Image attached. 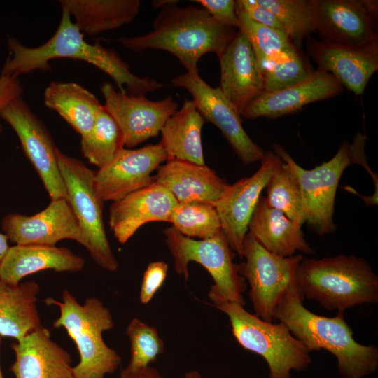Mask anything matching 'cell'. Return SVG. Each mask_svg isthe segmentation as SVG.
I'll list each match as a JSON object with an SVG mask.
<instances>
[{"instance_id": "cell-32", "label": "cell", "mask_w": 378, "mask_h": 378, "mask_svg": "<svg viewBox=\"0 0 378 378\" xmlns=\"http://www.w3.org/2000/svg\"><path fill=\"white\" fill-rule=\"evenodd\" d=\"M265 188L267 205L282 211L302 227L305 218L301 191L295 175L287 164L281 160Z\"/></svg>"}, {"instance_id": "cell-10", "label": "cell", "mask_w": 378, "mask_h": 378, "mask_svg": "<svg viewBox=\"0 0 378 378\" xmlns=\"http://www.w3.org/2000/svg\"><path fill=\"white\" fill-rule=\"evenodd\" d=\"M239 274L250 286L249 298L255 314L272 323L274 310L285 293L297 284L296 272L304 258L300 254L282 257L263 248L247 232L243 243Z\"/></svg>"}, {"instance_id": "cell-3", "label": "cell", "mask_w": 378, "mask_h": 378, "mask_svg": "<svg viewBox=\"0 0 378 378\" xmlns=\"http://www.w3.org/2000/svg\"><path fill=\"white\" fill-rule=\"evenodd\" d=\"M303 300L297 284L290 288L274 310V321L284 323L309 352L323 349L332 354L342 377L363 378L373 374L378 368V348L354 339L344 312H337L335 317L319 316L308 310Z\"/></svg>"}, {"instance_id": "cell-17", "label": "cell", "mask_w": 378, "mask_h": 378, "mask_svg": "<svg viewBox=\"0 0 378 378\" xmlns=\"http://www.w3.org/2000/svg\"><path fill=\"white\" fill-rule=\"evenodd\" d=\"M1 227L15 245L55 246L63 239L82 242L78 221L66 198L51 200L47 207L34 215L9 214L3 218Z\"/></svg>"}, {"instance_id": "cell-16", "label": "cell", "mask_w": 378, "mask_h": 378, "mask_svg": "<svg viewBox=\"0 0 378 378\" xmlns=\"http://www.w3.org/2000/svg\"><path fill=\"white\" fill-rule=\"evenodd\" d=\"M167 160L160 143L139 148H123L108 164L94 174V187L104 201H118L154 182L152 172Z\"/></svg>"}, {"instance_id": "cell-13", "label": "cell", "mask_w": 378, "mask_h": 378, "mask_svg": "<svg viewBox=\"0 0 378 378\" xmlns=\"http://www.w3.org/2000/svg\"><path fill=\"white\" fill-rule=\"evenodd\" d=\"M281 160L274 152L265 151L259 169L253 175L229 184L214 204L221 230L230 248L241 259H243V243L251 216L262 191Z\"/></svg>"}, {"instance_id": "cell-43", "label": "cell", "mask_w": 378, "mask_h": 378, "mask_svg": "<svg viewBox=\"0 0 378 378\" xmlns=\"http://www.w3.org/2000/svg\"><path fill=\"white\" fill-rule=\"evenodd\" d=\"M178 2L179 1L177 0H153L152 1V6L154 8L161 9L167 5L178 4Z\"/></svg>"}, {"instance_id": "cell-22", "label": "cell", "mask_w": 378, "mask_h": 378, "mask_svg": "<svg viewBox=\"0 0 378 378\" xmlns=\"http://www.w3.org/2000/svg\"><path fill=\"white\" fill-rule=\"evenodd\" d=\"M11 348L15 358L10 370L15 378H74L70 354L52 340L43 326Z\"/></svg>"}, {"instance_id": "cell-5", "label": "cell", "mask_w": 378, "mask_h": 378, "mask_svg": "<svg viewBox=\"0 0 378 378\" xmlns=\"http://www.w3.org/2000/svg\"><path fill=\"white\" fill-rule=\"evenodd\" d=\"M44 302L58 307L59 316L52 326L64 328L77 346L80 361L73 367L74 378H106L118 369L120 356L102 337L104 332L113 328L114 322L101 300L92 296L80 304L70 291L64 290L62 301L48 298Z\"/></svg>"}, {"instance_id": "cell-34", "label": "cell", "mask_w": 378, "mask_h": 378, "mask_svg": "<svg viewBox=\"0 0 378 378\" xmlns=\"http://www.w3.org/2000/svg\"><path fill=\"white\" fill-rule=\"evenodd\" d=\"M256 1L276 16L296 47L316 31L314 0Z\"/></svg>"}, {"instance_id": "cell-20", "label": "cell", "mask_w": 378, "mask_h": 378, "mask_svg": "<svg viewBox=\"0 0 378 378\" xmlns=\"http://www.w3.org/2000/svg\"><path fill=\"white\" fill-rule=\"evenodd\" d=\"M342 89V85L332 74L318 69L295 85L264 91L245 106L240 115L247 119L276 118L296 112L312 102L336 96Z\"/></svg>"}, {"instance_id": "cell-4", "label": "cell", "mask_w": 378, "mask_h": 378, "mask_svg": "<svg viewBox=\"0 0 378 378\" xmlns=\"http://www.w3.org/2000/svg\"><path fill=\"white\" fill-rule=\"evenodd\" d=\"M296 281L304 299L314 300L328 310L344 312L378 302V277L365 259L356 255L303 258Z\"/></svg>"}, {"instance_id": "cell-21", "label": "cell", "mask_w": 378, "mask_h": 378, "mask_svg": "<svg viewBox=\"0 0 378 378\" xmlns=\"http://www.w3.org/2000/svg\"><path fill=\"white\" fill-rule=\"evenodd\" d=\"M219 88L239 113L265 91L264 77L255 52L240 30L218 57Z\"/></svg>"}, {"instance_id": "cell-14", "label": "cell", "mask_w": 378, "mask_h": 378, "mask_svg": "<svg viewBox=\"0 0 378 378\" xmlns=\"http://www.w3.org/2000/svg\"><path fill=\"white\" fill-rule=\"evenodd\" d=\"M100 91L104 98V108L118 123L122 133L124 146L127 148L158 136L178 106L171 96L151 101L145 96L118 91L108 82L102 85Z\"/></svg>"}, {"instance_id": "cell-35", "label": "cell", "mask_w": 378, "mask_h": 378, "mask_svg": "<svg viewBox=\"0 0 378 378\" xmlns=\"http://www.w3.org/2000/svg\"><path fill=\"white\" fill-rule=\"evenodd\" d=\"M126 334L130 342V360L126 367L129 370L149 366L164 352V342L157 329L139 318H134L130 322Z\"/></svg>"}, {"instance_id": "cell-27", "label": "cell", "mask_w": 378, "mask_h": 378, "mask_svg": "<svg viewBox=\"0 0 378 378\" xmlns=\"http://www.w3.org/2000/svg\"><path fill=\"white\" fill-rule=\"evenodd\" d=\"M204 122L192 99H185L181 107L168 118L160 131V144L167 160L206 164L202 143Z\"/></svg>"}, {"instance_id": "cell-23", "label": "cell", "mask_w": 378, "mask_h": 378, "mask_svg": "<svg viewBox=\"0 0 378 378\" xmlns=\"http://www.w3.org/2000/svg\"><path fill=\"white\" fill-rule=\"evenodd\" d=\"M153 177L179 203L202 202L214 205L229 185L206 164L178 160H167Z\"/></svg>"}, {"instance_id": "cell-2", "label": "cell", "mask_w": 378, "mask_h": 378, "mask_svg": "<svg viewBox=\"0 0 378 378\" xmlns=\"http://www.w3.org/2000/svg\"><path fill=\"white\" fill-rule=\"evenodd\" d=\"M153 28L144 35L120 37L118 41L135 52L167 51L191 75L199 74L197 64L204 55L220 57L236 33L235 28L219 23L202 7L177 4L162 8Z\"/></svg>"}, {"instance_id": "cell-41", "label": "cell", "mask_w": 378, "mask_h": 378, "mask_svg": "<svg viewBox=\"0 0 378 378\" xmlns=\"http://www.w3.org/2000/svg\"><path fill=\"white\" fill-rule=\"evenodd\" d=\"M120 378H163V377L155 368L149 365L136 370L122 368L120 370ZM184 378H202V375L199 372L192 370L186 372Z\"/></svg>"}, {"instance_id": "cell-12", "label": "cell", "mask_w": 378, "mask_h": 378, "mask_svg": "<svg viewBox=\"0 0 378 378\" xmlns=\"http://www.w3.org/2000/svg\"><path fill=\"white\" fill-rule=\"evenodd\" d=\"M172 84L187 90L205 122L216 126L244 164L260 161L265 151L243 128L241 115L219 87L214 88L200 76L187 72L176 76Z\"/></svg>"}, {"instance_id": "cell-8", "label": "cell", "mask_w": 378, "mask_h": 378, "mask_svg": "<svg viewBox=\"0 0 378 378\" xmlns=\"http://www.w3.org/2000/svg\"><path fill=\"white\" fill-rule=\"evenodd\" d=\"M166 244L174 260V270L186 281L189 278L188 265L195 262L207 270L214 279L208 297L211 301L225 300L244 306L243 293L247 285L233 262L236 253L230 248L220 230L206 239L186 237L174 227L164 230Z\"/></svg>"}, {"instance_id": "cell-25", "label": "cell", "mask_w": 378, "mask_h": 378, "mask_svg": "<svg viewBox=\"0 0 378 378\" xmlns=\"http://www.w3.org/2000/svg\"><path fill=\"white\" fill-rule=\"evenodd\" d=\"M248 231L263 248L279 256L290 257L296 251L314 253L305 240L302 227L282 211L268 206L265 196L260 197Z\"/></svg>"}, {"instance_id": "cell-26", "label": "cell", "mask_w": 378, "mask_h": 378, "mask_svg": "<svg viewBox=\"0 0 378 378\" xmlns=\"http://www.w3.org/2000/svg\"><path fill=\"white\" fill-rule=\"evenodd\" d=\"M39 285H14L0 280V335L18 342L42 326L36 302Z\"/></svg>"}, {"instance_id": "cell-30", "label": "cell", "mask_w": 378, "mask_h": 378, "mask_svg": "<svg viewBox=\"0 0 378 378\" xmlns=\"http://www.w3.org/2000/svg\"><path fill=\"white\" fill-rule=\"evenodd\" d=\"M238 29L248 40L261 67L290 57L298 50L284 31L275 29L251 20L237 4Z\"/></svg>"}, {"instance_id": "cell-18", "label": "cell", "mask_w": 378, "mask_h": 378, "mask_svg": "<svg viewBox=\"0 0 378 378\" xmlns=\"http://www.w3.org/2000/svg\"><path fill=\"white\" fill-rule=\"evenodd\" d=\"M307 50L318 69L332 74L357 95L364 92L378 69V40L351 46L309 38Z\"/></svg>"}, {"instance_id": "cell-38", "label": "cell", "mask_w": 378, "mask_h": 378, "mask_svg": "<svg viewBox=\"0 0 378 378\" xmlns=\"http://www.w3.org/2000/svg\"><path fill=\"white\" fill-rule=\"evenodd\" d=\"M219 23L232 28H237L239 20L236 13V1L234 0H195Z\"/></svg>"}, {"instance_id": "cell-29", "label": "cell", "mask_w": 378, "mask_h": 378, "mask_svg": "<svg viewBox=\"0 0 378 378\" xmlns=\"http://www.w3.org/2000/svg\"><path fill=\"white\" fill-rule=\"evenodd\" d=\"M43 100L80 136L90 131L104 107L93 93L74 82L52 81L44 91Z\"/></svg>"}, {"instance_id": "cell-42", "label": "cell", "mask_w": 378, "mask_h": 378, "mask_svg": "<svg viewBox=\"0 0 378 378\" xmlns=\"http://www.w3.org/2000/svg\"><path fill=\"white\" fill-rule=\"evenodd\" d=\"M8 240L6 234L0 232V261L4 257L10 247L8 244Z\"/></svg>"}, {"instance_id": "cell-19", "label": "cell", "mask_w": 378, "mask_h": 378, "mask_svg": "<svg viewBox=\"0 0 378 378\" xmlns=\"http://www.w3.org/2000/svg\"><path fill=\"white\" fill-rule=\"evenodd\" d=\"M177 203L164 187L154 181L113 202L109 208V227L118 241L125 244L143 225L169 222Z\"/></svg>"}, {"instance_id": "cell-11", "label": "cell", "mask_w": 378, "mask_h": 378, "mask_svg": "<svg viewBox=\"0 0 378 378\" xmlns=\"http://www.w3.org/2000/svg\"><path fill=\"white\" fill-rule=\"evenodd\" d=\"M0 118L16 133L22 150L38 174L51 200L68 199L53 139L43 122L22 96L9 102Z\"/></svg>"}, {"instance_id": "cell-31", "label": "cell", "mask_w": 378, "mask_h": 378, "mask_svg": "<svg viewBox=\"0 0 378 378\" xmlns=\"http://www.w3.org/2000/svg\"><path fill=\"white\" fill-rule=\"evenodd\" d=\"M124 148L122 133L104 106L90 131L80 139V150L88 162L102 168Z\"/></svg>"}, {"instance_id": "cell-15", "label": "cell", "mask_w": 378, "mask_h": 378, "mask_svg": "<svg viewBox=\"0 0 378 378\" xmlns=\"http://www.w3.org/2000/svg\"><path fill=\"white\" fill-rule=\"evenodd\" d=\"M377 1L314 0L315 29L323 41L362 46L377 41Z\"/></svg>"}, {"instance_id": "cell-6", "label": "cell", "mask_w": 378, "mask_h": 378, "mask_svg": "<svg viewBox=\"0 0 378 378\" xmlns=\"http://www.w3.org/2000/svg\"><path fill=\"white\" fill-rule=\"evenodd\" d=\"M366 139L365 134L356 133L351 143L343 141L330 160L312 169L297 164L282 146L272 145L274 153L288 164L298 181L305 222L320 236L332 233L336 229L333 221L336 192L346 167L353 164L363 166L372 176L377 192V177L370 169L365 153Z\"/></svg>"}, {"instance_id": "cell-1", "label": "cell", "mask_w": 378, "mask_h": 378, "mask_svg": "<svg viewBox=\"0 0 378 378\" xmlns=\"http://www.w3.org/2000/svg\"><path fill=\"white\" fill-rule=\"evenodd\" d=\"M55 32L46 43L37 47H27L10 37L8 41L10 54L1 75L18 77L34 71H49L50 61L59 58L78 59L88 62L110 76L119 91L134 96L162 88V84L150 77H139L130 71L129 64L113 49L99 42L88 43L83 34L63 8Z\"/></svg>"}, {"instance_id": "cell-7", "label": "cell", "mask_w": 378, "mask_h": 378, "mask_svg": "<svg viewBox=\"0 0 378 378\" xmlns=\"http://www.w3.org/2000/svg\"><path fill=\"white\" fill-rule=\"evenodd\" d=\"M211 302L227 316L232 335L239 345L265 360L269 378H291V371H304L311 364L310 352L281 322L264 321L244 306L227 300Z\"/></svg>"}, {"instance_id": "cell-45", "label": "cell", "mask_w": 378, "mask_h": 378, "mask_svg": "<svg viewBox=\"0 0 378 378\" xmlns=\"http://www.w3.org/2000/svg\"><path fill=\"white\" fill-rule=\"evenodd\" d=\"M1 131H2V127H1V125H0V134H1Z\"/></svg>"}, {"instance_id": "cell-39", "label": "cell", "mask_w": 378, "mask_h": 378, "mask_svg": "<svg viewBox=\"0 0 378 378\" xmlns=\"http://www.w3.org/2000/svg\"><path fill=\"white\" fill-rule=\"evenodd\" d=\"M236 3L253 21L285 32L276 16L256 0H237Z\"/></svg>"}, {"instance_id": "cell-40", "label": "cell", "mask_w": 378, "mask_h": 378, "mask_svg": "<svg viewBox=\"0 0 378 378\" xmlns=\"http://www.w3.org/2000/svg\"><path fill=\"white\" fill-rule=\"evenodd\" d=\"M23 86L18 77L0 75V111L13 99L22 96Z\"/></svg>"}, {"instance_id": "cell-33", "label": "cell", "mask_w": 378, "mask_h": 378, "mask_svg": "<svg viewBox=\"0 0 378 378\" xmlns=\"http://www.w3.org/2000/svg\"><path fill=\"white\" fill-rule=\"evenodd\" d=\"M169 223L188 237L206 239L221 230L220 221L215 206L202 202H178Z\"/></svg>"}, {"instance_id": "cell-24", "label": "cell", "mask_w": 378, "mask_h": 378, "mask_svg": "<svg viewBox=\"0 0 378 378\" xmlns=\"http://www.w3.org/2000/svg\"><path fill=\"white\" fill-rule=\"evenodd\" d=\"M85 260L66 247L15 245L0 261V280L18 284L25 276L45 270L76 272L83 270Z\"/></svg>"}, {"instance_id": "cell-44", "label": "cell", "mask_w": 378, "mask_h": 378, "mask_svg": "<svg viewBox=\"0 0 378 378\" xmlns=\"http://www.w3.org/2000/svg\"><path fill=\"white\" fill-rule=\"evenodd\" d=\"M1 341H2V337L0 335V350H1ZM0 378H4V376H3V374H2V372H1V366H0Z\"/></svg>"}, {"instance_id": "cell-36", "label": "cell", "mask_w": 378, "mask_h": 378, "mask_svg": "<svg viewBox=\"0 0 378 378\" xmlns=\"http://www.w3.org/2000/svg\"><path fill=\"white\" fill-rule=\"evenodd\" d=\"M261 70L267 92L295 85L312 73L298 51L289 57L265 64Z\"/></svg>"}, {"instance_id": "cell-9", "label": "cell", "mask_w": 378, "mask_h": 378, "mask_svg": "<svg viewBox=\"0 0 378 378\" xmlns=\"http://www.w3.org/2000/svg\"><path fill=\"white\" fill-rule=\"evenodd\" d=\"M57 160L68 200L78 221L83 245L102 269L115 272L118 268L106 236L103 220L104 201L94 187L95 172L85 163L59 149Z\"/></svg>"}, {"instance_id": "cell-37", "label": "cell", "mask_w": 378, "mask_h": 378, "mask_svg": "<svg viewBox=\"0 0 378 378\" xmlns=\"http://www.w3.org/2000/svg\"><path fill=\"white\" fill-rule=\"evenodd\" d=\"M168 272V265L164 261H155L148 264L142 278L139 300L146 304L163 285Z\"/></svg>"}, {"instance_id": "cell-28", "label": "cell", "mask_w": 378, "mask_h": 378, "mask_svg": "<svg viewBox=\"0 0 378 378\" xmlns=\"http://www.w3.org/2000/svg\"><path fill=\"white\" fill-rule=\"evenodd\" d=\"M81 31L96 35L132 22L139 14V0H59Z\"/></svg>"}]
</instances>
